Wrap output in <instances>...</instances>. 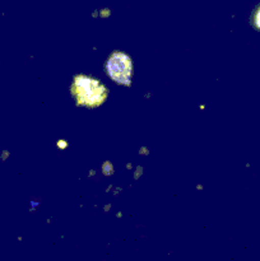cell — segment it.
<instances>
[{"mask_svg":"<svg viewBox=\"0 0 260 261\" xmlns=\"http://www.w3.org/2000/svg\"><path fill=\"white\" fill-rule=\"evenodd\" d=\"M106 87L97 79L87 75H76L71 84V96L76 105L89 109L98 107L107 98Z\"/></svg>","mask_w":260,"mask_h":261,"instance_id":"cell-1","label":"cell"},{"mask_svg":"<svg viewBox=\"0 0 260 261\" xmlns=\"http://www.w3.org/2000/svg\"><path fill=\"white\" fill-rule=\"evenodd\" d=\"M107 75L114 82L124 86H130L133 76L132 60L127 55L120 51H115L110 55L106 63Z\"/></svg>","mask_w":260,"mask_h":261,"instance_id":"cell-2","label":"cell"},{"mask_svg":"<svg viewBox=\"0 0 260 261\" xmlns=\"http://www.w3.org/2000/svg\"><path fill=\"white\" fill-rule=\"evenodd\" d=\"M252 22H254L255 27L260 30V5L256 8V10L254 12V15H252Z\"/></svg>","mask_w":260,"mask_h":261,"instance_id":"cell-3","label":"cell"}]
</instances>
